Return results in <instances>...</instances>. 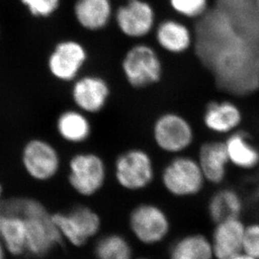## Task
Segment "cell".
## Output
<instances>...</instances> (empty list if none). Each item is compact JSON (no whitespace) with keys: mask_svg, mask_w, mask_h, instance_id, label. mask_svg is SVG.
I'll return each instance as SVG.
<instances>
[{"mask_svg":"<svg viewBox=\"0 0 259 259\" xmlns=\"http://www.w3.org/2000/svg\"><path fill=\"white\" fill-rule=\"evenodd\" d=\"M1 210L6 215H19L25 219L29 254L43 257L63 242L52 213L36 199H10L3 202Z\"/></svg>","mask_w":259,"mask_h":259,"instance_id":"cell-1","label":"cell"},{"mask_svg":"<svg viewBox=\"0 0 259 259\" xmlns=\"http://www.w3.org/2000/svg\"><path fill=\"white\" fill-rule=\"evenodd\" d=\"M161 183L164 190L177 198L193 197L205 187V176L197 159L175 155L162 169Z\"/></svg>","mask_w":259,"mask_h":259,"instance_id":"cell-2","label":"cell"},{"mask_svg":"<svg viewBox=\"0 0 259 259\" xmlns=\"http://www.w3.org/2000/svg\"><path fill=\"white\" fill-rule=\"evenodd\" d=\"M108 180L104 159L94 152L74 154L68 162L69 186L79 196L92 197L99 193Z\"/></svg>","mask_w":259,"mask_h":259,"instance_id":"cell-3","label":"cell"},{"mask_svg":"<svg viewBox=\"0 0 259 259\" xmlns=\"http://www.w3.org/2000/svg\"><path fill=\"white\" fill-rule=\"evenodd\" d=\"M113 175L117 185L125 191H144L151 186L155 179L154 159L144 149H127L116 158Z\"/></svg>","mask_w":259,"mask_h":259,"instance_id":"cell-4","label":"cell"},{"mask_svg":"<svg viewBox=\"0 0 259 259\" xmlns=\"http://www.w3.org/2000/svg\"><path fill=\"white\" fill-rule=\"evenodd\" d=\"M128 228L138 242L145 246L160 244L171 229L169 215L154 203L135 205L128 215Z\"/></svg>","mask_w":259,"mask_h":259,"instance_id":"cell-5","label":"cell"},{"mask_svg":"<svg viewBox=\"0 0 259 259\" xmlns=\"http://www.w3.org/2000/svg\"><path fill=\"white\" fill-rule=\"evenodd\" d=\"M152 138L159 150L165 154L179 155L193 144L195 131L186 117L178 113L167 112L154 121Z\"/></svg>","mask_w":259,"mask_h":259,"instance_id":"cell-6","label":"cell"},{"mask_svg":"<svg viewBox=\"0 0 259 259\" xmlns=\"http://www.w3.org/2000/svg\"><path fill=\"white\" fill-rule=\"evenodd\" d=\"M52 218L63 241L73 247H83L99 234L102 228L100 215L88 205H76L66 212L52 213Z\"/></svg>","mask_w":259,"mask_h":259,"instance_id":"cell-7","label":"cell"},{"mask_svg":"<svg viewBox=\"0 0 259 259\" xmlns=\"http://www.w3.org/2000/svg\"><path fill=\"white\" fill-rule=\"evenodd\" d=\"M122 70L130 86L148 88L161 80L163 63L154 47L140 43L135 45L126 52L122 60Z\"/></svg>","mask_w":259,"mask_h":259,"instance_id":"cell-8","label":"cell"},{"mask_svg":"<svg viewBox=\"0 0 259 259\" xmlns=\"http://www.w3.org/2000/svg\"><path fill=\"white\" fill-rule=\"evenodd\" d=\"M20 159L26 175L38 182L53 180L61 170L62 164L57 147L40 138H34L25 143Z\"/></svg>","mask_w":259,"mask_h":259,"instance_id":"cell-9","label":"cell"},{"mask_svg":"<svg viewBox=\"0 0 259 259\" xmlns=\"http://www.w3.org/2000/svg\"><path fill=\"white\" fill-rule=\"evenodd\" d=\"M88 61V51L81 42L65 39L56 45L47 65L50 73L59 81H73Z\"/></svg>","mask_w":259,"mask_h":259,"instance_id":"cell-10","label":"cell"},{"mask_svg":"<svg viewBox=\"0 0 259 259\" xmlns=\"http://www.w3.org/2000/svg\"><path fill=\"white\" fill-rule=\"evenodd\" d=\"M155 11L145 0H127L115 13L117 28L125 36L140 39L151 33L155 26Z\"/></svg>","mask_w":259,"mask_h":259,"instance_id":"cell-11","label":"cell"},{"mask_svg":"<svg viewBox=\"0 0 259 259\" xmlns=\"http://www.w3.org/2000/svg\"><path fill=\"white\" fill-rule=\"evenodd\" d=\"M110 96L108 82L100 76L88 75L74 81L71 98L76 108L87 114L100 113Z\"/></svg>","mask_w":259,"mask_h":259,"instance_id":"cell-12","label":"cell"},{"mask_svg":"<svg viewBox=\"0 0 259 259\" xmlns=\"http://www.w3.org/2000/svg\"><path fill=\"white\" fill-rule=\"evenodd\" d=\"M245 228L240 218L215 224L210 238L215 259H229L242 252Z\"/></svg>","mask_w":259,"mask_h":259,"instance_id":"cell-13","label":"cell"},{"mask_svg":"<svg viewBox=\"0 0 259 259\" xmlns=\"http://www.w3.org/2000/svg\"><path fill=\"white\" fill-rule=\"evenodd\" d=\"M239 107L231 101H214L208 103L203 113V123L210 132L228 135L238 130L242 122Z\"/></svg>","mask_w":259,"mask_h":259,"instance_id":"cell-14","label":"cell"},{"mask_svg":"<svg viewBox=\"0 0 259 259\" xmlns=\"http://www.w3.org/2000/svg\"><path fill=\"white\" fill-rule=\"evenodd\" d=\"M205 181L212 185H221L228 175L230 164L224 141L210 140L199 148L197 158Z\"/></svg>","mask_w":259,"mask_h":259,"instance_id":"cell-15","label":"cell"},{"mask_svg":"<svg viewBox=\"0 0 259 259\" xmlns=\"http://www.w3.org/2000/svg\"><path fill=\"white\" fill-rule=\"evenodd\" d=\"M224 143L230 164L242 170L259 167V148L247 132L236 130L228 135Z\"/></svg>","mask_w":259,"mask_h":259,"instance_id":"cell-16","label":"cell"},{"mask_svg":"<svg viewBox=\"0 0 259 259\" xmlns=\"http://www.w3.org/2000/svg\"><path fill=\"white\" fill-rule=\"evenodd\" d=\"M155 39L162 49L170 54L180 55L189 51L193 36L190 28L180 20H164L155 29Z\"/></svg>","mask_w":259,"mask_h":259,"instance_id":"cell-17","label":"cell"},{"mask_svg":"<svg viewBox=\"0 0 259 259\" xmlns=\"http://www.w3.org/2000/svg\"><path fill=\"white\" fill-rule=\"evenodd\" d=\"M74 15L81 27L98 31L105 28L113 17L111 0H76Z\"/></svg>","mask_w":259,"mask_h":259,"instance_id":"cell-18","label":"cell"},{"mask_svg":"<svg viewBox=\"0 0 259 259\" xmlns=\"http://www.w3.org/2000/svg\"><path fill=\"white\" fill-rule=\"evenodd\" d=\"M56 127L59 137L71 144L87 142L93 132L88 114L77 108L62 112L57 118Z\"/></svg>","mask_w":259,"mask_h":259,"instance_id":"cell-19","label":"cell"},{"mask_svg":"<svg viewBox=\"0 0 259 259\" xmlns=\"http://www.w3.org/2000/svg\"><path fill=\"white\" fill-rule=\"evenodd\" d=\"M243 208V200L236 190L219 189L208 201V217L217 224L231 218H240Z\"/></svg>","mask_w":259,"mask_h":259,"instance_id":"cell-20","label":"cell"},{"mask_svg":"<svg viewBox=\"0 0 259 259\" xmlns=\"http://www.w3.org/2000/svg\"><path fill=\"white\" fill-rule=\"evenodd\" d=\"M169 259H215L210 238L201 233L180 237L169 250Z\"/></svg>","mask_w":259,"mask_h":259,"instance_id":"cell-21","label":"cell"},{"mask_svg":"<svg viewBox=\"0 0 259 259\" xmlns=\"http://www.w3.org/2000/svg\"><path fill=\"white\" fill-rule=\"evenodd\" d=\"M0 240L10 255L20 257L27 253V229L25 219L19 215L5 214Z\"/></svg>","mask_w":259,"mask_h":259,"instance_id":"cell-22","label":"cell"},{"mask_svg":"<svg viewBox=\"0 0 259 259\" xmlns=\"http://www.w3.org/2000/svg\"><path fill=\"white\" fill-rule=\"evenodd\" d=\"M94 253L98 259H134V250L130 241L122 234L109 233L99 237Z\"/></svg>","mask_w":259,"mask_h":259,"instance_id":"cell-23","label":"cell"},{"mask_svg":"<svg viewBox=\"0 0 259 259\" xmlns=\"http://www.w3.org/2000/svg\"><path fill=\"white\" fill-rule=\"evenodd\" d=\"M173 11L181 17L196 19L206 11L208 0H169Z\"/></svg>","mask_w":259,"mask_h":259,"instance_id":"cell-24","label":"cell"},{"mask_svg":"<svg viewBox=\"0 0 259 259\" xmlns=\"http://www.w3.org/2000/svg\"><path fill=\"white\" fill-rule=\"evenodd\" d=\"M29 14L35 18L47 19L58 10L61 0H20Z\"/></svg>","mask_w":259,"mask_h":259,"instance_id":"cell-25","label":"cell"},{"mask_svg":"<svg viewBox=\"0 0 259 259\" xmlns=\"http://www.w3.org/2000/svg\"><path fill=\"white\" fill-rule=\"evenodd\" d=\"M242 252L259 259V223L246 225Z\"/></svg>","mask_w":259,"mask_h":259,"instance_id":"cell-26","label":"cell"},{"mask_svg":"<svg viewBox=\"0 0 259 259\" xmlns=\"http://www.w3.org/2000/svg\"><path fill=\"white\" fill-rule=\"evenodd\" d=\"M229 259H257L255 258V257H252V256H250V255L247 254L246 252H241L239 253H237V255H235L233 257H231Z\"/></svg>","mask_w":259,"mask_h":259,"instance_id":"cell-27","label":"cell"},{"mask_svg":"<svg viewBox=\"0 0 259 259\" xmlns=\"http://www.w3.org/2000/svg\"><path fill=\"white\" fill-rule=\"evenodd\" d=\"M8 252L5 249V246L3 244V242L0 240V259H5V256L7 254Z\"/></svg>","mask_w":259,"mask_h":259,"instance_id":"cell-28","label":"cell"},{"mask_svg":"<svg viewBox=\"0 0 259 259\" xmlns=\"http://www.w3.org/2000/svg\"><path fill=\"white\" fill-rule=\"evenodd\" d=\"M5 214L3 212L2 210H0V231H1V228H2L3 223H4V221H5Z\"/></svg>","mask_w":259,"mask_h":259,"instance_id":"cell-29","label":"cell"},{"mask_svg":"<svg viewBox=\"0 0 259 259\" xmlns=\"http://www.w3.org/2000/svg\"><path fill=\"white\" fill-rule=\"evenodd\" d=\"M3 187L1 186V184H0V210H1V208H2L3 205Z\"/></svg>","mask_w":259,"mask_h":259,"instance_id":"cell-30","label":"cell"},{"mask_svg":"<svg viewBox=\"0 0 259 259\" xmlns=\"http://www.w3.org/2000/svg\"><path fill=\"white\" fill-rule=\"evenodd\" d=\"M255 196L257 197V199H259V186H257V189H256V191H255Z\"/></svg>","mask_w":259,"mask_h":259,"instance_id":"cell-31","label":"cell"},{"mask_svg":"<svg viewBox=\"0 0 259 259\" xmlns=\"http://www.w3.org/2000/svg\"><path fill=\"white\" fill-rule=\"evenodd\" d=\"M134 259H150V258H148V257H138V258H134Z\"/></svg>","mask_w":259,"mask_h":259,"instance_id":"cell-32","label":"cell"}]
</instances>
